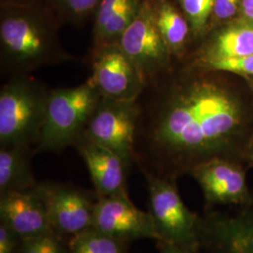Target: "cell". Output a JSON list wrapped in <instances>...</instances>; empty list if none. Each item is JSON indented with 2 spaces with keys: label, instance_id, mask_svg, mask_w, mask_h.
I'll return each instance as SVG.
<instances>
[{
  "label": "cell",
  "instance_id": "6da1fadb",
  "mask_svg": "<svg viewBox=\"0 0 253 253\" xmlns=\"http://www.w3.org/2000/svg\"><path fill=\"white\" fill-rule=\"evenodd\" d=\"M136 103L135 160L151 163V172H190L212 158L231 159L253 134L250 87L185 61L173 60L147 82Z\"/></svg>",
  "mask_w": 253,
  "mask_h": 253
},
{
  "label": "cell",
  "instance_id": "7a4b0ae2",
  "mask_svg": "<svg viewBox=\"0 0 253 253\" xmlns=\"http://www.w3.org/2000/svg\"><path fill=\"white\" fill-rule=\"evenodd\" d=\"M61 26L46 3L31 7L0 5L1 75H30L44 67L80 60L61 45Z\"/></svg>",
  "mask_w": 253,
  "mask_h": 253
},
{
  "label": "cell",
  "instance_id": "3957f363",
  "mask_svg": "<svg viewBox=\"0 0 253 253\" xmlns=\"http://www.w3.org/2000/svg\"><path fill=\"white\" fill-rule=\"evenodd\" d=\"M50 88L30 75L8 79L0 90V145H38Z\"/></svg>",
  "mask_w": 253,
  "mask_h": 253
},
{
  "label": "cell",
  "instance_id": "277c9868",
  "mask_svg": "<svg viewBox=\"0 0 253 253\" xmlns=\"http://www.w3.org/2000/svg\"><path fill=\"white\" fill-rule=\"evenodd\" d=\"M101 95L90 77L72 87L49 91L38 151H61L84 133Z\"/></svg>",
  "mask_w": 253,
  "mask_h": 253
},
{
  "label": "cell",
  "instance_id": "5b68a950",
  "mask_svg": "<svg viewBox=\"0 0 253 253\" xmlns=\"http://www.w3.org/2000/svg\"><path fill=\"white\" fill-rule=\"evenodd\" d=\"M142 170L147 181L151 215L163 242L192 250L199 228L196 215L184 205L176 188L170 181Z\"/></svg>",
  "mask_w": 253,
  "mask_h": 253
},
{
  "label": "cell",
  "instance_id": "8992f818",
  "mask_svg": "<svg viewBox=\"0 0 253 253\" xmlns=\"http://www.w3.org/2000/svg\"><path fill=\"white\" fill-rule=\"evenodd\" d=\"M138 115L136 100H113L101 97L84 134L117 154L128 167L135 161Z\"/></svg>",
  "mask_w": 253,
  "mask_h": 253
},
{
  "label": "cell",
  "instance_id": "52a82bcc",
  "mask_svg": "<svg viewBox=\"0 0 253 253\" xmlns=\"http://www.w3.org/2000/svg\"><path fill=\"white\" fill-rule=\"evenodd\" d=\"M118 44L137 67L145 84L168 70L173 62L156 26L150 0H142L135 18Z\"/></svg>",
  "mask_w": 253,
  "mask_h": 253
},
{
  "label": "cell",
  "instance_id": "ba28073f",
  "mask_svg": "<svg viewBox=\"0 0 253 253\" xmlns=\"http://www.w3.org/2000/svg\"><path fill=\"white\" fill-rule=\"evenodd\" d=\"M91 80L101 97L135 100L145 86L137 67L118 43L90 50Z\"/></svg>",
  "mask_w": 253,
  "mask_h": 253
},
{
  "label": "cell",
  "instance_id": "9c48e42d",
  "mask_svg": "<svg viewBox=\"0 0 253 253\" xmlns=\"http://www.w3.org/2000/svg\"><path fill=\"white\" fill-rule=\"evenodd\" d=\"M91 226L120 241L152 238L163 242L151 213L136 208L126 190L111 196H100L93 208Z\"/></svg>",
  "mask_w": 253,
  "mask_h": 253
},
{
  "label": "cell",
  "instance_id": "30bf717a",
  "mask_svg": "<svg viewBox=\"0 0 253 253\" xmlns=\"http://www.w3.org/2000/svg\"><path fill=\"white\" fill-rule=\"evenodd\" d=\"M253 54V23L237 17L208 31L183 61L204 69L215 61Z\"/></svg>",
  "mask_w": 253,
  "mask_h": 253
},
{
  "label": "cell",
  "instance_id": "8fae6325",
  "mask_svg": "<svg viewBox=\"0 0 253 253\" xmlns=\"http://www.w3.org/2000/svg\"><path fill=\"white\" fill-rule=\"evenodd\" d=\"M34 190L54 231L73 235L92 225L94 206L80 190L53 183L38 184Z\"/></svg>",
  "mask_w": 253,
  "mask_h": 253
},
{
  "label": "cell",
  "instance_id": "7c38bea8",
  "mask_svg": "<svg viewBox=\"0 0 253 253\" xmlns=\"http://www.w3.org/2000/svg\"><path fill=\"white\" fill-rule=\"evenodd\" d=\"M190 172L209 202L238 204L249 196L244 169L231 159L212 158L194 165Z\"/></svg>",
  "mask_w": 253,
  "mask_h": 253
},
{
  "label": "cell",
  "instance_id": "4fadbf2b",
  "mask_svg": "<svg viewBox=\"0 0 253 253\" xmlns=\"http://www.w3.org/2000/svg\"><path fill=\"white\" fill-rule=\"evenodd\" d=\"M0 216L1 222L22 240L54 233L43 204L34 189L1 193Z\"/></svg>",
  "mask_w": 253,
  "mask_h": 253
},
{
  "label": "cell",
  "instance_id": "5bb4252c",
  "mask_svg": "<svg viewBox=\"0 0 253 253\" xmlns=\"http://www.w3.org/2000/svg\"><path fill=\"white\" fill-rule=\"evenodd\" d=\"M74 146L81 155L94 186L100 196H111L125 191V169L123 161L108 148L92 141L84 134Z\"/></svg>",
  "mask_w": 253,
  "mask_h": 253
},
{
  "label": "cell",
  "instance_id": "9a60e30c",
  "mask_svg": "<svg viewBox=\"0 0 253 253\" xmlns=\"http://www.w3.org/2000/svg\"><path fill=\"white\" fill-rule=\"evenodd\" d=\"M141 4L142 0H101L93 17L91 49L118 43Z\"/></svg>",
  "mask_w": 253,
  "mask_h": 253
},
{
  "label": "cell",
  "instance_id": "2e32d148",
  "mask_svg": "<svg viewBox=\"0 0 253 253\" xmlns=\"http://www.w3.org/2000/svg\"><path fill=\"white\" fill-rule=\"evenodd\" d=\"M154 20L174 61H183L190 53L192 37L188 20L177 2L150 0Z\"/></svg>",
  "mask_w": 253,
  "mask_h": 253
},
{
  "label": "cell",
  "instance_id": "e0dca14e",
  "mask_svg": "<svg viewBox=\"0 0 253 253\" xmlns=\"http://www.w3.org/2000/svg\"><path fill=\"white\" fill-rule=\"evenodd\" d=\"M28 147L1 146L0 191L27 190L36 187V180L29 163Z\"/></svg>",
  "mask_w": 253,
  "mask_h": 253
},
{
  "label": "cell",
  "instance_id": "ac0fdd59",
  "mask_svg": "<svg viewBox=\"0 0 253 253\" xmlns=\"http://www.w3.org/2000/svg\"><path fill=\"white\" fill-rule=\"evenodd\" d=\"M69 253H122V241L89 227L73 235Z\"/></svg>",
  "mask_w": 253,
  "mask_h": 253
},
{
  "label": "cell",
  "instance_id": "d6986e66",
  "mask_svg": "<svg viewBox=\"0 0 253 253\" xmlns=\"http://www.w3.org/2000/svg\"><path fill=\"white\" fill-rule=\"evenodd\" d=\"M101 0H46V4L63 24L84 26L93 18Z\"/></svg>",
  "mask_w": 253,
  "mask_h": 253
},
{
  "label": "cell",
  "instance_id": "ffe728a7",
  "mask_svg": "<svg viewBox=\"0 0 253 253\" xmlns=\"http://www.w3.org/2000/svg\"><path fill=\"white\" fill-rule=\"evenodd\" d=\"M215 0H176L190 25L192 46L205 36Z\"/></svg>",
  "mask_w": 253,
  "mask_h": 253
},
{
  "label": "cell",
  "instance_id": "44dd1931",
  "mask_svg": "<svg viewBox=\"0 0 253 253\" xmlns=\"http://www.w3.org/2000/svg\"><path fill=\"white\" fill-rule=\"evenodd\" d=\"M201 70L228 73L245 79L253 75V54L215 61Z\"/></svg>",
  "mask_w": 253,
  "mask_h": 253
},
{
  "label": "cell",
  "instance_id": "7402d4cb",
  "mask_svg": "<svg viewBox=\"0 0 253 253\" xmlns=\"http://www.w3.org/2000/svg\"><path fill=\"white\" fill-rule=\"evenodd\" d=\"M22 253H69V248L54 233L23 239Z\"/></svg>",
  "mask_w": 253,
  "mask_h": 253
},
{
  "label": "cell",
  "instance_id": "603a6c76",
  "mask_svg": "<svg viewBox=\"0 0 253 253\" xmlns=\"http://www.w3.org/2000/svg\"><path fill=\"white\" fill-rule=\"evenodd\" d=\"M241 4L242 0H215L206 33L214 27L239 17Z\"/></svg>",
  "mask_w": 253,
  "mask_h": 253
},
{
  "label": "cell",
  "instance_id": "cb8c5ba5",
  "mask_svg": "<svg viewBox=\"0 0 253 253\" xmlns=\"http://www.w3.org/2000/svg\"><path fill=\"white\" fill-rule=\"evenodd\" d=\"M19 236L6 224H0V253H14Z\"/></svg>",
  "mask_w": 253,
  "mask_h": 253
},
{
  "label": "cell",
  "instance_id": "d4e9b609",
  "mask_svg": "<svg viewBox=\"0 0 253 253\" xmlns=\"http://www.w3.org/2000/svg\"><path fill=\"white\" fill-rule=\"evenodd\" d=\"M46 0H0V5L31 7L41 4H45Z\"/></svg>",
  "mask_w": 253,
  "mask_h": 253
},
{
  "label": "cell",
  "instance_id": "484cf974",
  "mask_svg": "<svg viewBox=\"0 0 253 253\" xmlns=\"http://www.w3.org/2000/svg\"><path fill=\"white\" fill-rule=\"evenodd\" d=\"M239 17L253 23V0H242Z\"/></svg>",
  "mask_w": 253,
  "mask_h": 253
},
{
  "label": "cell",
  "instance_id": "4316f807",
  "mask_svg": "<svg viewBox=\"0 0 253 253\" xmlns=\"http://www.w3.org/2000/svg\"><path fill=\"white\" fill-rule=\"evenodd\" d=\"M161 253H194L191 249L184 248L178 245L163 242Z\"/></svg>",
  "mask_w": 253,
  "mask_h": 253
},
{
  "label": "cell",
  "instance_id": "83f0119b",
  "mask_svg": "<svg viewBox=\"0 0 253 253\" xmlns=\"http://www.w3.org/2000/svg\"><path fill=\"white\" fill-rule=\"evenodd\" d=\"M245 154H246L249 162L251 163V165L253 166V134L251 136V138L248 142V145H247L246 150H245Z\"/></svg>",
  "mask_w": 253,
  "mask_h": 253
},
{
  "label": "cell",
  "instance_id": "f1b7e54d",
  "mask_svg": "<svg viewBox=\"0 0 253 253\" xmlns=\"http://www.w3.org/2000/svg\"><path fill=\"white\" fill-rule=\"evenodd\" d=\"M246 83H247V84H248V86L250 87V89L252 90V92L253 93V76H251V77H248V78H245L244 79Z\"/></svg>",
  "mask_w": 253,
  "mask_h": 253
}]
</instances>
